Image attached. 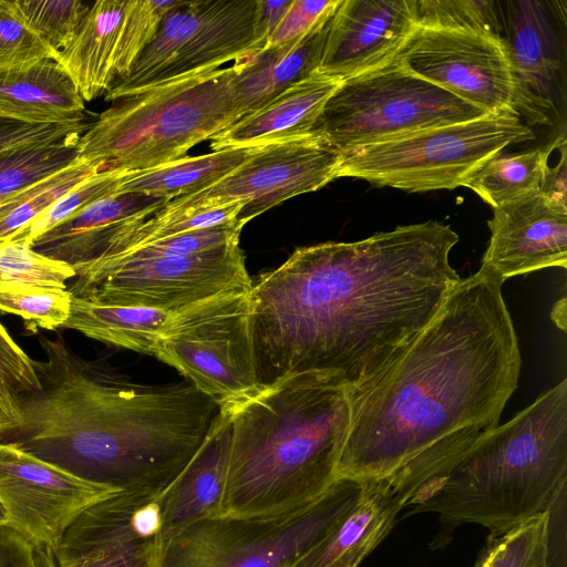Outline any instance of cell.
Returning <instances> with one entry per match:
<instances>
[{"label": "cell", "mask_w": 567, "mask_h": 567, "mask_svg": "<svg viewBox=\"0 0 567 567\" xmlns=\"http://www.w3.org/2000/svg\"><path fill=\"white\" fill-rule=\"evenodd\" d=\"M458 235L427 220L352 243L295 249L252 280L250 330L264 389L319 373L347 390L392 361L439 313L461 280Z\"/></svg>", "instance_id": "cell-1"}, {"label": "cell", "mask_w": 567, "mask_h": 567, "mask_svg": "<svg viewBox=\"0 0 567 567\" xmlns=\"http://www.w3.org/2000/svg\"><path fill=\"white\" fill-rule=\"evenodd\" d=\"M504 282L482 268L461 279L392 361L347 390L337 480L361 482L413 463L449 472L498 425L522 365Z\"/></svg>", "instance_id": "cell-2"}, {"label": "cell", "mask_w": 567, "mask_h": 567, "mask_svg": "<svg viewBox=\"0 0 567 567\" xmlns=\"http://www.w3.org/2000/svg\"><path fill=\"white\" fill-rule=\"evenodd\" d=\"M40 389L0 442L116 492L159 496L194 457L220 406L192 383H130L85 362L62 340L41 341Z\"/></svg>", "instance_id": "cell-3"}, {"label": "cell", "mask_w": 567, "mask_h": 567, "mask_svg": "<svg viewBox=\"0 0 567 567\" xmlns=\"http://www.w3.org/2000/svg\"><path fill=\"white\" fill-rule=\"evenodd\" d=\"M221 409L230 437L220 515L292 512L337 481L350 406L347 389L331 378L289 375Z\"/></svg>", "instance_id": "cell-4"}, {"label": "cell", "mask_w": 567, "mask_h": 567, "mask_svg": "<svg viewBox=\"0 0 567 567\" xmlns=\"http://www.w3.org/2000/svg\"><path fill=\"white\" fill-rule=\"evenodd\" d=\"M567 487V380L476 441L410 504L444 523L504 534L551 511Z\"/></svg>", "instance_id": "cell-5"}, {"label": "cell", "mask_w": 567, "mask_h": 567, "mask_svg": "<svg viewBox=\"0 0 567 567\" xmlns=\"http://www.w3.org/2000/svg\"><path fill=\"white\" fill-rule=\"evenodd\" d=\"M231 66L177 78L120 99L78 143L104 169L143 172L182 158L241 117Z\"/></svg>", "instance_id": "cell-6"}, {"label": "cell", "mask_w": 567, "mask_h": 567, "mask_svg": "<svg viewBox=\"0 0 567 567\" xmlns=\"http://www.w3.org/2000/svg\"><path fill=\"white\" fill-rule=\"evenodd\" d=\"M516 114H487L341 153L339 177L405 192L453 189L513 144L534 140Z\"/></svg>", "instance_id": "cell-7"}, {"label": "cell", "mask_w": 567, "mask_h": 567, "mask_svg": "<svg viewBox=\"0 0 567 567\" xmlns=\"http://www.w3.org/2000/svg\"><path fill=\"white\" fill-rule=\"evenodd\" d=\"M360 487V482L340 478L292 512L197 520L165 545L158 567H292L347 514Z\"/></svg>", "instance_id": "cell-8"}, {"label": "cell", "mask_w": 567, "mask_h": 567, "mask_svg": "<svg viewBox=\"0 0 567 567\" xmlns=\"http://www.w3.org/2000/svg\"><path fill=\"white\" fill-rule=\"evenodd\" d=\"M487 115L404 69L396 60L344 80L324 104L310 135L344 151L421 130Z\"/></svg>", "instance_id": "cell-9"}, {"label": "cell", "mask_w": 567, "mask_h": 567, "mask_svg": "<svg viewBox=\"0 0 567 567\" xmlns=\"http://www.w3.org/2000/svg\"><path fill=\"white\" fill-rule=\"evenodd\" d=\"M75 277L68 289L75 298L168 313L252 287L239 243L186 257L104 258Z\"/></svg>", "instance_id": "cell-10"}, {"label": "cell", "mask_w": 567, "mask_h": 567, "mask_svg": "<svg viewBox=\"0 0 567 567\" xmlns=\"http://www.w3.org/2000/svg\"><path fill=\"white\" fill-rule=\"evenodd\" d=\"M250 290L218 295L172 313L158 342L155 358L177 369L220 408L261 390L254 360Z\"/></svg>", "instance_id": "cell-11"}, {"label": "cell", "mask_w": 567, "mask_h": 567, "mask_svg": "<svg viewBox=\"0 0 567 567\" xmlns=\"http://www.w3.org/2000/svg\"><path fill=\"white\" fill-rule=\"evenodd\" d=\"M256 0L181 1L130 73L106 93L117 101L188 74L218 69L260 50L255 39Z\"/></svg>", "instance_id": "cell-12"}, {"label": "cell", "mask_w": 567, "mask_h": 567, "mask_svg": "<svg viewBox=\"0 0 567 567\" xmlns=\"http://www.w3.org/2000/svg\"><path fill=\"white\" fill-rule=\"evenodd\" d=\"M504 6L502 40L514 111L529 124H565L566 0H508Z\"/></svg>", "instance_id": "cell-13"}, {"label": "cell", "mask_w": 567, "mask_h": 567, "mask_svg": "<svg viewBox=\"0 0 567 567\" xmlns=\"http://www.w3.org/2000/svg\"><path fill=\"white\" fill-rule=\"evenodd\" d=\"M341 153L313 135L271 144L257 151L209 187L174 198L162 208L177 212L239 202L236 221L250 219L291 197L315 192L338 178Z\"/></svg>", "instance_id": "cell-14"}, {"label": "cell", "mask_w": 567, "mask_h": 567, "mask_svg": "<svg viewBox=\"0 0 567 567\" xmlns=\"http://www.w3.org/2000/svg\"><path fill=\"white\" fill-rule=\"evenodd\" d=\"M394 60L487 114H516L502 38L416 27Z\"/></svg>", "instance_id": "cell-15"}, {"label": "cell", "mask_w": 567, "mask_h": 567, "mask_svg": "<svg viewBox=\"0 0 567 567\" xmlns=\"http://www.w3.org/2000/svg\"><path fill=\"white\" fill-rule=\"evenodd\" d=\"M114 493L0 442V501L8 526L33 547L54 550L83 511Z\"/></svg>", "instance_id": "cell-16"}, {"label": "cell", "mask_w": 567, "mask_h": 567, "mask_svg": "<svg viewBox=\"0 0 567 567\" xmlns=\"http://www.w3.org/2000/svg\"><path fill=\"white\" fill-rule=\"evenodd\" d=\"M157 498L117 492L87 507L54 549L58 567H158Z\"/></svg>", "instance_id": "cell-17"}, {"label": "cell", "mask_w": 567, "mask_h": 567, "mask_svg": "<svg viewBox=\"0 0 567 567\" xmlns=\"http://www.w3.org/2000/svg\"><path fill=\"white\" fill-rule=\"evenodd\" d=\"M445 474L429 465L409 464L361 481L352 507L292 567H358L389 534L399 513Z\"/></svg>", "instance_id": "cell-18"}, {"label": "cell", "mask_w": 567, "mask_h": 567, "mask_svg": "<svg viewBox=\"0 0 567 567\" xmlns=\"http://www.w3.org/2000/svg\"><path fill=\"white\" fill-rule=\"evenodd\" d=\"M488 246L481 268L504 281L567 266V205L540 190L493 208Z\"/></svg>", "instance_id": "cell-19"}, {"label": "cell", "mask_w": 567, "mask_h": 567, "mask_svg": "<svg viewBox=\"0 0 567 567\" xmlns=\"http://www.w3.org/2000/svg\"><path fill=\"white\" fill-rule=\"evenodd\" d=\"M415 28L409 0H341L318 71L342 82L379 69Z\"/></svg>", "instance_id": "cell-20"}, {"label": "cell", "mask_w": 567, "mask_h": 567, "mask_svg": "<svg viewBox=\"0 0 567 567\" xmlns=\"http://www.w3.org/2000/svg\"><path fill=\"white\" fill-rule=\"evenodd\" d=\"M229 437L230 417L220 408L194 457L157 498L162 549L195 522L220 515Z\"/></svg>", "instance_id": "cell-21"}, {"label": "cell", "mask_w": 567, "mask_h": 567, "mask_svg": "<svg viewBox=\"0 0 567 567\" xmlns=\"http://www.w3.org/2000/svg\"><path fill=\"white\" fill-rule=\"evenodd\" d=\"M169 200L141 193L99 199L37 238L31 248L71 266L78 274L103 258L116 235L134 218H148Z\"/></svg>", "instance_id": "cell-22"}, {"label": "cell", "mask_w": 567, "mask_h": 567, "mask_svg": "<svg viewBox=\"0 0 567 567\" xmlns=\"http://www.w3.org/2000/svg\"><path fill=\"white\" fill-rule=\"evenodd\" d=\"M340 1L301 37L265 47L234 61L233 92L241 116L318 71L330 23Z\"/></svg>", "instance_id": "cell-23"}, {"label": "cell", "mask_w": 567, "mask_h": 567, "mask_svg": "<svg viewBox=\"0 0 567 567\" xmlns=\"http://www.w3.org/2000/svg\"><path fill=\"white\" fill-rule=\"evenodd\" d=\"M340 81L316 71L210 138V148L248 147L310 135Z\"/></svg>", "instance_id": "cell-24"}, {"label": "cell", "mask_w": 567, "mask_h": 567, "mask_svg": "<svg viewBox=\"0 0 567 567\" xmlns=\"http://www.w3.org/2000/svg\"><path fill=\"white\" fill-rule=\"evenodd\" d=\"M126 3L93 2L74 39L58 53L55 60L72 78L85 102L107 93L117 80Z\"/></svg>", "instance_id": "cell-25"}, {"label": "cell", "mask_w": 567, "mask_h": 567, "mask_svg": "<svg viewBox=\"0 0 567 567\" xmlns=\"http://www.w3.org/2000/svg\"><path fill=\"white\" fill-rule=\"evenodd\" d=\"M85 101L55 59L0 73V116L29 124H59L86 118Z\"/></svg>", "instance_id": "cell-26"}, {"label": "cell", "mask_w": 567, "mask_h": 567, "mask_svg": "<svg viewBox=\"0 0 567 567\" xmlns=\"http://www.w3.org/2000/svg\"><path fill=\"white\" fill-rule=\"evenodd\" d=\"M172 313L128 306L103 305L72 296L63 327L101 342L156 357Z\"/></svg>", "instance_id": "cell-27"}, {"label": "cell", "mask_w": 567, "mask_h": 567, "mask_svg": "<svg viewBox=\"0 0 567 567\" xmlns=\"http://www.w3.org/2000/svg\"><path fill=\"white\" fill-rule=\"evenodd\" d=\"M259 146L230 147L199 156H184L135 172L122 184L120 194L141 193L172 200L200 192L237 168Z\"/></svg>", "instance_id": "cell-28"}, {"label": "cell", "mask_w": 567, "mask_h": 567, "mask_svg": "<svg viewBox=\"0 0 567 567\" xmlns=\"http://www.w3.org/2000/svg\"><path fill=\"white\" fill-rule=\"evenodd\" d=\"M549 146L518 154L499 153L485 162L462 186L472 189L492 208L540 189Z\"/></svg>", "instance_id": "cell-29"}, {"label": "cell", "mask_w": 567, "mask_h": 567, "mask_svg": "<svg viewBox=\"0 0 567 567\" xmlns=\"http://www.w3.org/2000/svg\"><path fill=\"white\" fill-rule=\"evenodd\" d=\"M103 169L101 163L78 156L61 171L0 202V241L10 240L65 193Z\"/></svg>", "instance_id": "cell-30"}, {"label": "cell", "mask_w": 567, "mask_h": 567, "mask_svg": "<svg viewBox=\"0 0 567 567\" xmlns=\"http://www.w3.org/2000/svg\"><path fill=\"white\" fill-rule=\"evenodd\" d=\"M243 207V203L235 202L220 206L188 208L177 212L161 209L150 218H136L116 235L106 255L101 259L157 239L235 223Z\"/></svg>", "instance_id": "cell-31"}, {"label": "cell", "mask_w": 567, "mask_h": 567, "mask_svg": "<svg viewBox=\"0 0 567 567\" xmlns=\"http://www.w3.org/2000/svg\"><path fill=\"white\" fill-rule=\"evenodd\" d=\"M81 136L32 144L1 154L0 202L75 161Z\"/></svg>", "instance_id": "cell-32"}, {"label": "cell", "mask_w": 567, "mask_h": 567, "mask_svg": "<svg viewBox=\"0 0 567 567\" xmlns=\"http://www.w3.org/2000/svg\"><path fill=\"white\" fill-rule=\"evenodd\" d=\"M553 509L491 536L475 567H549Z\"/></svg>", "instance_id": "cell-33"}, {"label": "cell", "mask_w": 567, "mask_h": 567, "mask_svg": "<svg viewBox=\"0 0 567 567\" xmlns=\"http://www.w3.org/2000/svg\"><path fill=\"white\" fill-rule=\"evenodd\" d=\"M409 6L416 27L502 38V8L497 1L409 0Z\"/></svg>", "instance_id": "cell-34"}, {"label": "cell", "mask_w": 567, "mask_h": 567, "mask_svg": "<svg viewBox=\"0 0 567 567\" xmlns=\"http://www.w3.org/2000/svg\"><path fill=\"white\" fill-rule=\"evenodd\" d=\"M135 172L107 168L87 177L75 187L65 193L45 212L39 215L10 240L23 243L28 246L69 217L73 216L90 204L116 194H120L122 184Z\"/></svg>", "instance_id": "cell-35"}, {"label": "cell", "mask_w": 567, "mask_h": 567, "mask_svg": "<svg viewBox=\"0 0 567 567\" xmlns=\"http://www.w3.org/2000/svg\"><path fill=\"white\" fill-rule=\"evenodd\" d=\"M39 389L34 361L0 323V436L21 425L22 402Z\"/></svg>", "instance_id": "cell-36"}, {"label": "cell", "mask_w": 567, "mask_h": 567, "mask_svg": "<svg viewBox=\"0 0 567 567\" xmlns=\"http://www.w3.org/2000/svg\"><path fill=\"white\" fill-rule=\"evenodd\" d=\"M75 276V270L68 264L43 256L23 243L0 241V287L34 286L65 289V281Z\"/></svg>", "instance_id": "cell-37"}, {"label": "cell", "mask_w": 567, "mask_h": 567, "mask_svg": "<svg viewBox=\"0 0 567 567\" xmlns=\"http://www.w3.org/2000/svg\"><path fill=\"white\" fill-rule=\"evenodd\" d=\"M14 3L27 25L58 53L74 39L92 6L81 0H17Z\"/></svg>", "instance_id": "cell-38"}, {"label": "cell", "mask_w": 567, "mask_h": 567, "mask_svg": "<svg viewBox=\"0 0 567 567\" xmlns=\"http://www.w3.org/2000/svg\"><path fill=\"white\" fill-rule=\"evenodd\" d=\"M72 295L68 289L34 286L0 287V310L22 317L48 330L63 327L71 313Z\"/></svg>", "instance_id": "cell-39"}, {"label": "cell", "mask_w": 567, "mask_h": 567, "mask_svg": "<svg viewBox=\"0 0 567 567\" xmlns=\"http://www.w3.org/2000/svg\"><path fill=\"white\" fill-rule=\"evenodd\" d=\"M179 3L181 0H127L117 80L130 73L136 60L155 39L165 16Z\"/></svg>", "instance_id": "cell-40"}, {"label": "cell", "mask_w": 567, "mask_h": 567, "mask_svg": "<svg viewBox=\"0 0 567 567\" xmlns=\"http://www.w3.org/2000/svg\"><path fill=\"white\" fill-rule=\"evenodd\" d=\"M58 52L24 22L14 1L0 0V73L30 68Z\"/></svg>", "instance_id": "cell-41"}, {"label": "cell", "mask_w": 567, "mask_h": 567, "mask_svg": "<svg viewBox=\"0 0 567 567\" xmlns=\"http://www.w3.org/2000/svg\"><path fill=\"white\" fill-rule=\"evenodd\" d=\"M243 227L235 221L183 233L144 244L112 257L161 258L195 256L239 243Z\"/></svg>", "instance_id": "cell-42"}, {"label": "cell", "mask_w": 567, "mask_h": 567, "mask_svg": "<svg viewBox=\"0 0 567 567\" xmlns=\"http://www.w3.org/2000/svg\"><path fill=\"white\" fill-rule=\"evenodd\" d=\"M90 124L86 118L59 124H29L0 116V155L32 144L81 136Z\"/></svg>", "instance_id": "cell-43"}, {"label": "cell", "mask_w": 567, "mask_h": 567, "mask_svg": "<svg viewBox=\"0 0 567 567\" xmlns=\"http://www.w3.org/2000/svg\"><path fill=\"white\" fill-rule=\"evenodd\" d=\"M339 0H292L266 47L292 41L307 31Z\"/></svg>", "instance_id": "cell-44"}, {"label": "cell", "mask_w": 567, "mask_h": 567, "mask_svg": "<svg viewBox=\"0 0 567 567\" xmlns=\"http://www.w3.org/2000/svg\"><path fill=\"white\" fill-rule=\"evenodd\" d=\"M0 567H33V546L8 525L0 526Z\"/></svg>", "instance_id": "cell-45"}, {"label": "cell", "mask_w": 567, "mask_h": 567, "mask_svg": "<svg viewBox=\"0 0 567 567\" xmlns=\"http://www.w3.org/2000/svg\"><path fill=\"white\" fill-rule=\"evenodd\" d=\"M292 0H256L255 39L259 47H266L274 30L285 16Z\"/></svg>", "instance_id": "cell-46"}, {"label": "cell", "mask_w": 567, "mask_h": 567, "mask_svg": "<svg viewBox=\"0 0 567 567\" xmlns=\"http://www.w3.org/2000/svg\"><path fill=\"white\" fill-rule=\"evenodd\" d=\"M566 168V145H564L560 150L559 158L556 165L554 167H550L547 162L544 182L539 189L546 196L563 205H567Z\"/></svg>", "instance_id": "cell-47"}, {"label": "cell", "mask_w": 567, "mask_h": 567, "mask_svg": "<svg viewBox=\"0 0 567 567\" xmlns=\"http://www.w3.org/2000/svg\"><path fill=\"white\" fill-rule=\"evenodd\" d=\"M33 567H58L53 548L50 546L33 547Z\"/></svg>", "instance_id": "cell-48"}, {"label": "cell", "mask_w": 567, "mask_h": 567, "mask_svg": "<svg viewBox=\"0 0 567 567\" xmlns=\"http://www.w3.org/2000/svg\"><path fill=\"white\" fill-rule=\"evenodd\" d=\"M8 525V514L6 507L0 501V526Z\"/></svg>", "instance_id": "cell-49"}]
</instances>
